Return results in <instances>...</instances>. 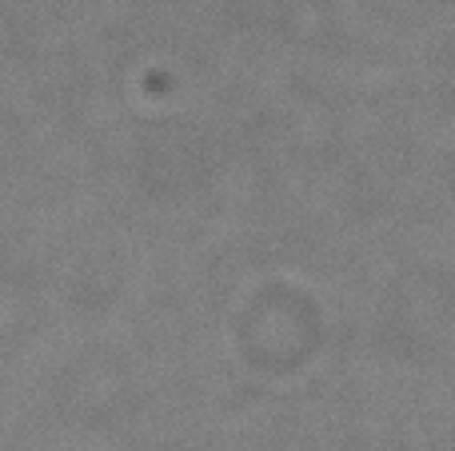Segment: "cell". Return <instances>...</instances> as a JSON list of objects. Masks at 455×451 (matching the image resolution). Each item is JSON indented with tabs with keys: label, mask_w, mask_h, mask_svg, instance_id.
<instances>
[]
</instances>
